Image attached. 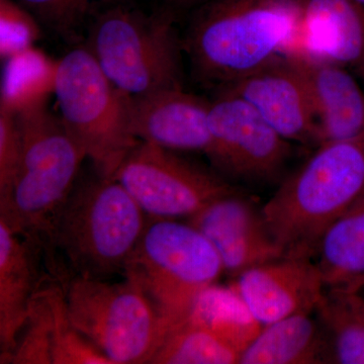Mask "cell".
Returning <instances> with one entry per match:
<instances>
[{
  "instance_id": "cell-24",
  "label": "cell",
  "mask_w": 364,
  "mask_h": 364,
  "mask_svg": "<svg viewBox=\"0 0 364 364\" xmlns=\"http://www.w3.org/2000/svg\"><path fill=\"white\" fill-rule=\"evenodd\" d=\"M45 291L52 314L53 364H112L72 323L63 286L52 279Z\"/></svg>"
},
{
  "instance_id": "cell-21",
  "label": "cell",
  "mask_w": 364,
  "mask_h": 364,
  "mask_svg": "<svg viewBox=\"0 0 364 364\" xmlns=\"http://www.w3.org/2000/svg\"><path fill=\"white\" fill-rule=\"evenodd\" d=\"M241 351L226 337L188 317L165 335L150 363H238Z\"/></svg>"
},
{
  "instance_id": "cell-31",
  "label": "cell",
  "mask_w": 364,
  "mask_h": 364,
  "mask_svg": "<svg viewBox=\"0 0 364 364\" xmlns=\"http://www.w3.org/2000/svg\"><path fill=\"white\" fill-rule=\"evenodd\" d=\"M355 1H358V4H360L361 6H364V0H355Z\"/></svg>"
},
{
  "instance_id": "cell-13",
  "label": "cell",
  "mask_w": 364,
  "mask_h": 364,
  "mask_svg": "<svg viewBox=\"0 0 364 364\" xmlns=\"http://www.w3.org/2000/svg\"><path fill=\"white\" fill-rule=\"evenodd\" d=\"M214 246L234 279L249 268L284 257L262 212L238 193L221 196L189 219Z\"/></svg>"
},
{
  "instance_id": "cell-10",
  "label": "cell",
  "mask_w": 364,
  "mask_h": 364,
  "mask_svg": "<svg viewBox=\"0 0 364 364\" xmlns=\"http://www.w3.org/2000/svg\"><path fill=\"white\" fill-rule=\"evenodd\" d=\"M208 157L218 169L249 182H272L291 154L289 141L279 135L243 98L222 90L210 102Z\"/></svg>"
},
{
  "instance_id": "cell-7",
  "label": "cell",
  "mask_w": 364,
  "mask_h": 364,
  "mask_svg": "<svg viewBox=\"0 0 364 364\" xmlns=\"http://www.w3.org/2000/svg\"><path fill=\"white\" fill-rule=\"evenodd\" d=\"M54 93L69 135L97 174L114 178L124 158L140 142L131 133L128 95L112 85L86 46L59 60Z\"/></svg>"
},
{
  "instance_id": "cell-19",
  "label": "cell",
  "mask_w": 364,
  "mask_h": 364,
  "mask_svg": "<svg viewBox=\"0 0 364 364\" xmlns=\"http://www.w3.org/2000/svg\"><path fill=\"white\" fill-rule=\"evenodd\" d=\"M316 257L326 289L358 293L364 287V195L325 232Z\"/></svg>"
},
{
  "instance_id": "cell-27",
  "label": "cell",
  "mask_w": 364,
  "mask_h": 364,
  "mask_svg": "<svg viewBox=\"0 0 364 364\" xmlns=\"http://www.w3.org/2000/svg\"><path fill=\"white\" fill-rule=\"evenodd\" d=\"M0 53L6 60L33 47L39 21L18 2L0 0Z\"/></svg>"
},
{
  "instance_id": "cell-5",
  "label": "cell",
  "mask_w": 364,
  "mask_h": 364,
  "mask_svg": "<svg viewBox=\"0 0 364 364\" xmlns=\"http://www.w3.org/2000/svg\"><path fill=\"white\" fill-rule=\"evenodd\" d=\"M223 272L214 246L191 223L148 217L123 274L148 296L168 332Z\"/></svg>"
},
{
  "instance_id": "cell-29",
  "label": "cell",
  "mask_w": 364,
  "mask_h": 364,
  "mask_svg": "<svg viewBox=\"0 0 364 364\" xmlns=\"http://www.w3.org/2000/svg\"><path fill=\"white\" fill-rule=\"evenodd\" d=\"M166 6L169 11H177V9H198L207 4L210 0H158Z\"/></svg>"
},
{
  "instance_id": "cell-11",
  "label": "cell",
  "mask_w": 364,
  "mask_h": 364,
  "mask_svg": "<svg viewBox=\"0 0 364 364\" xmlns=\"http://www.w3.org/2000/svg\"><path fill=\"white\" fill-rule=\"evenodd\" d=\"M223 86V90L252 105L287 141L317 142V121L308 83L291 55H279Z\"/></svg>"
},
{
  "instance_id": "cell-26",
  "label": "cell",
  "mask_w": 364,
  "mask_h": 364,
  "mask_svg": "<svg viewBox=\"0 0 364 364\" xmlns=\"http://www.w3.org/2000/svg\"><path fill=\"white\" fill-rule=\"evenodd\" d=\"M107 1L112 0H16L40 23L66 40L75 38L86 18Z\"/></svg>"
},
{
  "instance_id": "cell-16",
  "label": "cell",
  "mask_w": 364,
  "mask_h": 364,
  "mask_svg": "<svg viewBox=\"0 0 364 364\" xmlns=\"http://www.w3.org/2000/svg\"><path fill=\"white\" fill-rule=\"evenodd\" d=\"M303 72L317 121V143L352 140L364 135V95L343 66L287 53Z\"/></svg>"
},
{
  "instance_id": "cell-1",
  "label": "cell",
  "mask_w": 364,
  "mask_h": 364,
  "mask_svg": "<svg viewBox=\"0 0 364 364\" xmlns=\"http://www.w3.org/2000/svg\"><path fill=\"white\" fill-rule=\"evenodd\" d=\"M148 215L117 179L76 182L53 225L46 267L62 282L72 277L107 279L123 274Z\"/></svg>"
},
{
  "instance_id": "cell-30",
  "label": "cell",
  "mask_w": 364,
  "mask_h": 364,
  "mask_svg": "<svg viewBox=\"0 0 364 364\" xmlns=\"http://www.w3.org/2000/svg\"><path fill=\"white\" fill-rule=\"evenodd\" d=\"M359 294V296H361V299H363V303H364V287L360 289V291H358Z\"/></svg>"
},
{
  "instance_id": "cell-20",
  "label": "cell",
  "mask_w": 364,
  "mask_h": 364,
  "mask_svg": "<svg viewBox=\"0 0 364 364\" xmlns=\"http://www.w3.org/2000/svg\"><path fill=\"white\" fill-rule=\"evenodd\" d=\"M331 363L364 364V303L358 293L325 289L316 309Z\"/></svg>"
},
{
  "instance_id": "cell-23",
  "label": "cell",
  "mask_w": 364,
  "mask_h": 364,
  "mask_svg": "<svg viewBox=\"0 0 364 364\" xmlns=\"http://www.w3.org/2000/svg\"><path fill=\"white\" fill-rule=\"evenodd\" d=\"M188 317L219 332L241 353L263 327L232 287H208L196 299Z\"/></svg>"
},
{
  "instance_id": "cell-28",
  "label": "cell",
  "mask_w": 364,
  "mask_h": 364,
  "mask_svg": "<svg viewBox=\"0 0 364 364\" xmlns=\"http://www.w3.org/2000/svg\"><path fill=\"white\" fill-rule=\"evenodd\" d=\"M23 151V136L16 114L0 107V202L11 193Z\"/></svg>"
},
{
  "instance_id": "cell-3",
  "label": "cell",
  "mask_w": 364,
  "mask_h": 364,
  "mask_svg": "<svg viewBox=\"0 0 364 364\" xmlns=\"http://www.w3.org/2000/svg\"><path fill=\"white\" fill-rule=\"evenodd\" d=\"M364 195V135L320 145L263 207L286 257H316L333 223Z\"/></svg>"
},
{
  "instance_id": "cell-25",
  "label": "cell",
  "mask_w": 364,
  "mask_h": 364,
  "mask_svg": "<svg viewBox=\"0 0 364 364\" xmlns=\"http://www.w3.org/2000/svg\"><path fill=\"white\" fill-rule=\"evenodd\" d=\"M6 363L53 364L52 314L45 284L33 299L30 316Z\"/></svg>"
},
{
  "instance_id": "cell-17",
  "label": "cell",
  "mask_w": 364,
  "mask_h": 364,
  "mask_svg": "<svg viewBox=\"0 0 364 364\" xmlns=\"http://www.w3.org/2000/svg\"><path fill=\"white\" fill-rule=\"evenodd\" d=\"M296 42L289 53L364 69V6L355 0H303Z\"/></svg>"
},
{
  "instance_id": "cell-22",
  "label": "cell",
  "mask_w": 364,
  "mask_h": 364,
  "mask_svg": "<svg viewBox=\"0 0 364 364\" xmlns=\"http://www.w3.org/2000/svg\"><path fill=\"white\" fill-rule=\"evenodd\" d=\"M57 64L33 47L6 59L0 107L18 114L45 105L54 92Z\"/></svg>"
},
{
  "instance_id": "cell-4",
  "label": "cell",
  "mask_w": 364,
  "mask_h": 364,
  "mask_svg": "<svg viewBox=\"0 0 364 364\" xmlns=\"http://www.w3.org/2000/svg\"><path fill=\"white\" fill-rule=\"evenodd\" d=\"M23 158L11 193L0 202V221L49 254L53 225L73 191L86 158L60 117L38 105L16 114Z\"/></svg>"
},
{
  "instance_id": "cell-12",
  "label": "cell",
  "mask_w": 364,
  "mask_h": 364,
  "mask_svg": "<svg viewBox=\"0 0 364 364\" xmlns=\"http://www.w3.org/2000/svg\"><path fill=\"white\" fill-rule=\"evenodd\" d=\"M232 287L262 326L316 312L326 289L317 263L286 256L249 268L235 277Z\"/></svg>"
},
{
  "instance_id": "cell-18",
  "label": "cell",
  "mask_w": 364,
  "mask_h": 364,
  "mask_svg": "<svg viewBox=\"0 0 364 364\" xmlns=\"http://www.w3.org/2000/svg\"><path fill=\"white\" fill-rule=\"evenodd\" d=\"M301 313L263 326L242 351L241 364L331 363V351L320 322Z\"/></svg>"
},
{
  "instance_id": "cell-9",
  "label": "cell",
  "mask_w": 364,
  "mask_h": 364,
  "mask_svg": "<svg viewBox=\"0 0 364 364\" xmlns=\"http://www.w3.org/2000/svg\"><path fill=\"white\" fill-rule=\"evenodd\" d=\"M148 217L191 219L208 203L236 193L221 177L174 154L140 141L114 176Z\"/></svg>"
},
{
  "instance_id": "cell-14",
  "label": "cell",
  "mask_w": 364,
  "mask_h": 364,
  "mask_svg": "<svg viewBox=\"0 0 364 364\" xmlns=\"http://www.w3.org/2000/svg\"><path fill=\"white\" fill-rule=\"evenodd\" d=\"M210 107V102L183 87L129 97L132 135L166 149L196 151L208 156L212 147Z\"/></svg>"
},
{
  "instance_id": "cell-15",
  "label": "cell",
  "mask_w": 364,
  "mask_h": 364,
  "mask_svg": "<svg viewBox=\"0 0 364 364\" xmlns=\"http://www.w3.org/2000/svg\"><path fill=\"white\" fill-rule=\"evenodd\" d=\"M44 252L0 221V363H6L43 284Z\"/></svg>"
},
{
  "instance_id": "cell-6",
  "label": "cell",
  "mask_w": 364,
  "mask_h": 364,
  "mask_svg": "<svg viewBox=\"0 0 364 364\" xmlns=\"http://www.w3.org/2000/svg\"><path fill=\"white\" fill-rule=\"evenodd\" d=\"M86 47L128 97L182 87V44L170 13L111 4L95 14Z\"/></svg>"
},
{
  "instance_id": "cell-2",
  "label": "cell",
  "mask_w": 364,
  "mask_h": 364,
  "mask_svg": "<svg viewBox=\"0 0 364 364\" xmlns=\"http://www.w3.org/2000/svg\"><path fill=\"white\" fill-rule=\"evenodd\" d=\"M303 0H210L198 7L184 49L198 75L226 85L294 45Z\"/></svg>"
},
{
  "instance_id": "cell-8",
  "label": "cell",
  "mask_w": 364,
  "mask_h": 364,
  "mask_svg": "<svg viewBox=\"0 0 364 364\" xmlns=\"http://www.w3.org/2000/svg\"><path fill=\"white\" fill-rule=\"evenodd\" d=\"M61 284L72 323L112 364L150 363L167 327L135 282L72 277Z\"/></svg>"
}]
</instances>
